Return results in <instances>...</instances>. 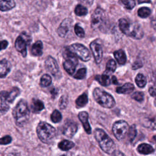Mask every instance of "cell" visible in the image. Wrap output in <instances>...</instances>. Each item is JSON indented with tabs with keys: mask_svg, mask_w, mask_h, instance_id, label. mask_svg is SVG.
Here are the masks:
<instances>
[{
	"mask_svg": "<svg viewBox=\"0 0 156 156\" xmlns=\"http://www.w3.org/2000/svg\"><path fill=\"white\" fill-rule=\"evenodd\" d=\"M119 27L125 35L135 39H141L143 37V31L141 26L136 23H133L125 18L119 20Z\"/></svg>",
	"mask_w": 156,
	"mask_h": 156,
	"instance_id": "1",
	"label": "cell"
},
{
	"mask_svg": "<svg viewBox=\"0 0 156 156\" xmlns=\"http://www.w3.org/2000/svg\"><path fill=\"white\" fill-rule=\"evenodd\" d=\"M11 141H12V138L10 136H9V135L5 136L1 138V144L2 145L8 144L10 143H11Z\"/></svg>",
	"mask_w": 156,
	"mask_h": 156,
	"instance_id": "39",
	"label": "cell"
},
{
	"mask_svg": "<svg viewBox=\"0 0 156 156\" xmlns=\"http://www.w3.org/2000/svg\"><path fill=\"white\" fill-rule=\"evenodd\" d=\"M37 133L43 143L50 144L55 138L57 132L53 126L46 122L41 121L37 126Z\"/></svg>",
	"mask_w": 156,
	"mask_h": 156,
	"instance_id": "3",
	"label": "cell"
},
{
	"mask_svg": "<svg viewBox=\"0 0 156 156\" xmlns=\"http://www.w3.org/2000/svg\"><path fill=\"white\" fill-rule=\"evenodd\" d=\"M44 108V104L42 101L38 99H33L31 104V109L35 113L41 112Z\"/></svg>",
	"mask_w": 156,
	"mask_h": 156,
	"instance_id": "23",
	"label": "cell"
},
{
	"mask_svg": "<svg viewBox=\"0 0 156 156\" xmlns=\"http://www.w3.org/2000/svg\"><path fill=\"white\" fill-rule=\"evenodd\" d=\"M139 4L141 3H149L151 2V0H138Z\"/></svg>",
	"mask_w": 156,
	"mask_h": 156,
	"instance_id": "47",
	"label": "cell"
},
{
	"mask_svg": "<svg viewBox=\"0 0 156 156\" xmlns=\"http://www.w3.org/2000/svg\"><path fill=\"white\" fill-rule=\"evenodd\" d=\"M152 141H153L154 144L155 146V149H156V135H154V136L152 137Z\"/></svg>",
	"mask_w": 156,
	"mask_h": 156,
	"instance_id": "49",
	"label": "cell"
},
{
	"mask_svg": "<svg viewBox=\"0 0 156 156\" xmlns=\"http://www.w3.org/2000/svg\"><path fill=\"white\" fill-rule=\"evenodd\" d=\"M132 98L138 102H141L144 99V94L142 92L136 91L132 95Z\"/></svg>",
	"mask_w": 156,
	"mask_h": 156,
	"instance_id": "37",
	"label": "cell"
},
{
	"mask_svg": "<svg viewBox=\"0 0 156 156\" xmlns=\"http://www.w3.org/2000/svg\"><path fill=\"white\" fill-rule=\"evenodd\" d=\"M93 1L94 0H79V1L81 2L82 3H83V4L89 5V6L92 5V4L93 3Z\"/></svg>",
	"mask_w": 156,
	"mask_h": 156,
	"instance_id": "43",
	"label": "cell"
},
{
	"mask_svg": "<svg viewBox=\"0 0 156 156\" xmlns=\"http://www.w3.org/2000/svg\"><path fill=\"white\" fill-rule=\"evenodd\" d=\"M121 2L124 7L128 10L132 9L135 5V1L134 0H121Z\"/></svg>",
	"mask_w": 156,
	"mask_h": 156,
	"instance_id": "35",
	"label": "cell"
},
{
	"mask_svg": "<svg viewBox=\"0 0 156 156\" xmlns=\"http://www.w3.org/2000/svg\"><path fill=\"white\" fill-rule=\"evenodd\" d=\"M29 37L26 34H22L17 37L15 43V47L16 49L20 52L23 57L26 56L27 54V43L30 42Z\"/></svg>",
	"mask_w": 156,
	"mask_h": 156,
	"instance_id": "11",
	"label": "cell"
},
{
	"mask_svg": "<svg viewBox=\"0 0 156 156\" xmlns=\"http://www.w3.org/2000/svg\"><path fill=\"white\" fill-rule=\"evenodd\" d=\"M149 93L151 96H156V88L153 87L149 88Z\"/></svg>",
	"mask_w": 156,
	"mask_h": 156,
	"instance_id": "42",
	"label": "cell"
},
{
	"mask_svg": "<svg viewBox=\"0 0 156 156\" xmlns=\"http://www.w3.org/2000/svg\"><path fill=\"white\" fill-rule=\"evenodd\" d=\"M63 56L65 58V61L63 63V68L69 74L73 75L78 63L77 57L68 48L64 52Z\"/></svg>",
	"mask_w": 156,
	"mask_h": 156,
	"instance_id": "7",
	"label": "cell"
},
{
	"mask_svg": "<svg viewBox=\"0 0 156 156\" xmlns=\"http://www.w3.org/2000/svg\"><path fill=\"white\" fill-rule=\"evenodd\" d=\"M149 127L156 130V116L149 121Z\"/></svg>",
	"mask_w": 156,
	"mask_h": 156,
	"instance_id": "40",
	"label": "cell"
},
{
	"mask_svg": "<svg viewBox=\"0 0 156 156\" xmlns=\"http://www.w3.org/2000/svg\"><path fill=\"white\" fill-rule=\"evenodd\" d=\"M112 83L114 84H117L118 83V81L116 78L115 76H112Z\"/></svg>",
	"mask_w": 156,
	"mask_h": 156,
	"instance_id": "48",
	"label": "cell"
},
{
	"mask_svg": "<svg viewBox=\"0 0 156 156\" xmlns=\"http://www.w3.org/2000/svg\"><path fill=\"white\" fill-rule=\"evenodd\" d=\"M67 48L77 57L79 58L80 60L84 62L88 61L91 58V55L89 50L82 44H73L68 46Z\"/></svg>",
	"mask_w": 156,
	"mask_h": 156,
	"instance_id": "8",
	"label": "cell"
},
{
	"mask_svg": "<svg viewBox=\"0 0 156 156\" xmlns=\"http://www.w3.org/2000/svg\"><path fill=\"white\" fill-rule=\"evenodd\" d=\"M88 100L87 94L85 93L77 98V99L76 101V104L77 107L80 108L84 107L88 103Z\"/></svg>",
	"mask_w": 156,
	"mask_h": 156,
	"instance_id": "26",
	"label": "cell"
},
{
	"mask_svg": "<svg viewBox=\"0 0 156 156\" xmlns=\"http://www.w3.org/2000/svg\"><path fill=\"white\" fill-rule=\"evenodd\" d=\"M94 137L99 143L101 149L108 154H112L115 151L114 141L101 129H96L94 132Z\"/></svg>",
	"mask_w": 156,
	"mask_h": 156,
	"instance_id": "4",
	"label": "cell"
},
{
	"mask_svg": "<svg viewBox=\"0 0 156 156\" xmlns=\"http://www.w3.org/2000/svg\"><path fill=\"white\" fill-rule=\"evenodd\" d=\"M95 79L102 86H108L111 83L110 79L107 74L97 75L95 77Z\"/></svg>",
	"mask_w": 156,
	"mask_h": 156,
	"instance_id": "24",
	"label": "cell"
},
{
	"mask_svg": "<svg viewBox=\"0 0 156 156\" xmlns=\"http://www.w3.org/2000/svg\"><path fill=\"white\" fill-rule=\"evenodd\" d=\"M129 127L127 122L123 120L116 121L112 127V131L115 136L118 140H122L126 136Z\"/></svg>",
	"mask_w": 156,
	"mask_h": 156,
	"instance_id": "9",
	"label": "cell"
},
{
	"mask_svg": "<svg viewBox=\"0 0 156 156\" xmlns=\"http://www.w3.org/2000/svg\"><path fill=\"white\" fill-rule=\"evenodd\" d=\"M51 82H52L51 77L49 75L45 74L41 76L40 79V84L42 87H46L50 85Z\"/></svg>",
	"mask_w": 156,
	"mask_h": 156,
	"instance_id": "28",
	"label": "cell"
},
{
	"mask_svg": "<svg viewBox=\"0 0 156 156\" xmlns=\"http://www.w3.org/2000/svg\"><path fill=\"white\" fill-rule=\"evenodd\" d=\"M7 156H18V154L15 152H12V153H10Z\"/></svg>",
	"mask_w": 156,
	"mask_h": 156,
	"instance_id": "50",
	"label": "cell"
},
{
	"mask_svg": "<svg viewBox=\"0 0 156 156\" xmlns=\"http://www.w3.org/2000/svg\"><path fill=\"white\" fill-rule=\"evenodd\" d=\"M112 156H125L124 154L121 152L119 151L115 150L113 153H112Z\"/></svg>",
	"mask_w": 156,
	"mask_h": 156,
	"instance_id": "45",
	"label": "cell"
},
{
	"mask_svg": "<svg viewBox=\"0 0 156 156\" xmlns=\"http://www.w3.org/2000/svg\"><path fill=\"white\" fill-rule=\"evenodd\" d=\"M15 122L18 126H23L29 118V109L27 102L22 99L18 102L13 110Z\"/></svg>",
	"mask_w": 156,
	"mask_h": 156,
	"instance_id": "2",
	"label": "cell"
},
{
	"mask_svg": "<svg viewBox=\"0 0 156 156\" xmlns=\"http://www.w3.org/2000/svg\"><path fill=\"white\" fill-rule=\"evenodd\" d=\"M154 105H155V106L156 107V98H155V100H154Z\"/></svg>",
	"mask_w": 156,
	"mask_h": 156,
	"instance_id": "51",
	"label": "cell"
},
{
	"mask_svg": "<svg viewBox=\"0 0 156 156\" xmlns=\"http://www.w3.org/2000/svg\"><path fill=\"white\" fill-rule=\"evenodd\" d=\"M74 146V144L73 142L69 140H66L60 141L58 144V147L62 151H68L71 149L72 147H73Z\"/></svg>",
	"mask_w": 156,
	"mask_h": 156,
	"instance_id": "25",
	"label": "cell"
},
{
	"mask_svg": "<svg viewBox=\"0 0 156 156\" xmlns=\"http://www.w3.org/2000/svg\"><path fill=\"white\" fill-rule=\"evenodd\" d=\"M151 24H152V27L156 30V18L153 19L151 21Z\"/></svg>",
	"mask_w": 156,
	"mask_h": 156,
	"instance_id": "46",
	"label": "cell"
},
{
	"mask_svg": "<svg viewBox=\"0 0 156 156\" xmlns=\"http://www.w3.org/2000/svg\"><path fill=\"white\" fill-rule=\"evenodd\" d=\"M72 24V20L69 18L65 19L57 29V33L61 37H65L68 34Z\"/></svg>",
	"mask_w": 156,
	"mask_h": 156,
	"instance_id": "15",
	"label": "cell"
},
{
	"mask_svg": "<svg viewBox=\"0 0 156 156\" xmlns=\"http://www.w3.org/2000/svg\"><path fill=\"white\" fill-rule=\"evenodd\" d=\"M15 6L13 0H0V8L1 11H7Z\"/></svg>",
	"mask_w": 156,
	"mask_h": 156,
	"instance_id": "21",
	"label": "cell"
},
{
	"mask_svg": "<svg viewBox=\"0 0 156 156\" xmlns=\"http://www.w3.org/2000/svg\"><path fill=\"white\" fill-rule=\"evenodd\" d=\"M43 43L41 41H36L32 46L31 53L34 56H40L43 54Z\"/></svg>",
	"mask_w": 156,
	"mask_h": 156,
	"instance_id": "20",
	"label": "cell"
},
{
	"mask_svg": "<svg viewBox=\"0 0 156 156\" xmlns=\"http://www.w3.org/2000/svg\"><path fill=\"white\" fill-rule=\"evenodd\" d=\"M77 130V124L71 120H66L62 128V132L68 138H72Z\"/></svg>",
	"mask_w": 156,
	"mask_h": 156,
	"instance_id": "12",
	"label": "cell"
},
{
	"mask_svg": "<svg viewBox=\"0 0 156 156\" xmlns=\"http://www.w3.org/2000/svg\"><path fill=\"white\" fill-rule=\"evenodd\" d=\"M74 12L77 16H85L88 13V10L85 6L78 4L75 8Z\"/></svg>",
	"mask_w": 156,
	"mask_h": 156,
	"instance_id": "30",
	"label": "cell"
},
{
	"mask_svg": "<svg viewBox=\"0 0 156 156\" xmlns=\"http://www.w3.org/2000/svg\"><path fill=\"white\" fill-rule=\"evenodd\" d=\"M142 66V63L140 61H136L135 62L133 65H132V69H138L139 68H141Z\"/></svg>",
	"mask_w": 156,
	"mask_h": 156,
	"instance_id": "41",
	"label": "cell"
},
{
	"mask_svg": "<svg viewBox=\"0 0 156 156\" xmlns=\"http://www.w3.org/2000/svg\"><path fill=\"white\" fill-rule=\"evenodd\" d=\"M93 95L95 101L103 107L110 108L115 105L113 97L99 88H96L94 90Z\"/></svg>",
	"mask_w": 156,
	"mask_h": 156,
	"instance_id": "5",
	"label": "cell"
},
{
	"mask_svg": "<svg viewBox=\"0 0 156 156\" xmlns=\"http://www.w3.org/2000/svg\"><path fill=\"white\" fill-rule=\"evenodd\" d=\"M8 46V42L6 40H3L1 42V49L2 50V49H4L7 48V46Z\"/></svg>",
	"mask_w": 156,
	"mask_h": 156,
	"instance_id": "44",
	"label": "cell"
},
{
	"mask_svg": "<svg viewBox=\"0 0 156 156\" xmlns=\"http://www.w3.org/2000/svg\"><path fill=\"white\" fill-rule=\"evenodd\" d=\"M10 63L6 60L2 59L0 62V76L1 78L5 77L10 71Z\"/></svg>",
	"mask_w": 156,
	"mask_h": 156,
	"instance_id": "17",
	"label": "cell"
},
{
	"mask_svg": "<svg viewBox=\"0 0 156 156\" xmlns=\"http://www.w3.org/2000/svg\"><path fill=\"white\" fill-rule=\"evenodd\" d=\"M90 47L92 51L96 63H99L102 60L103 55L102 48L101 44L98 43V40H95L91 43Z\"/></svg>",
	"mask_w": 156,
	"mask_h": 156,
	"instance_id": "13",
	"label": "cell"
},
{
	"mask_svg": "<svg viewBox=\"0 0 156 156\" xmlns=\"http://www.w3.org/2000/svg\"><path fill=\"white\" fill-rule=\"evenodd\" d=\"M137 151L139 153L141 154L147 155L153 153L154 152V149L151 145L149 144L142 143L138 146Z\"/></svg>",
	"mask_w": 156,
	"mask_h": 156,
	"instance_id": "18",
	"label": "cell"
},
{
	"mask_svg": "<svg viewBox=\"0 0 156 156\" xmlns=\"http://www.w3.org/2000/svg\"><path fill=\"white\" fill-rule=\"evenodd\" d=\"M138 15L142 18H145L149 16L151 13V10L149 8L146 7H143L140 8L138 10Z\"/></svg>",
	"mask_w": 156,
	"mask_h": 156,
	"instance_id": "29",
	"label": "cell"
},
{
	"mask_svg": "<svg viewBox=\"0 0 156 156\" xmlns=\"http://www.w3.org/2000/svg\"><path fill=\"white\" fill-rule=\"evenodd\" d=\"M68 98L66 96H62L60 99V101H59V107L61 109H64L66 107L67 105H68Z\"/></svg>",
	"mask_w": 156,
	"mask_h": 156,
	"instance_id": "38",
	"label": "cell"
},
{
	"mask_svg": "<svg viewBox=\"0 0 156 156\" xmlns=\"http://www.w3.org/2000/svg\"><path fill=\"white\" fill-rule=\"evenodd\" d=\"M116 68V62L114 60H110L106 64V71L110 73H113Z\"/></svg>",
	"mask_w": 156,
	"mask_h": 156,
	"instance_id": "33",
	"label": "cell"
},
{
	"mask_svg": "<svg viewBox=\"0 0 156 156\" xmlns=\"http://www.w3.org/2000/svg\"><path fill=\"white\" fill-rule=\"evenodd\" d=\"M147 82V80L146 77L141 73H139L136 75L135 77V83L138 85V87L140 88L144 87Z\"/></svg>",
	"mask_w": 156,
	"mask_h": 156,
	"instance_id": "27",
	"label": "cell"
},
{
	"mask_svg": "<svg viewBox=\"0 0 156 156\" xmlns=\"http://www.w3.org/2000/svg\"><path fill=\"white\" fill-rule=\"evenodd\" d=\"M20 93V90L16 88H13L10 92L2 91L1 92V113L4 114L6 113L9 108V104L12 103L15 99L19 95Z\"/></svg>",
	"mask_w": 156,
	"mask_h": 156,
	"instance_id": "6",
	"label": "cell"
},
{
	"mask_svg": "<svg viewBox=\"0 0 156 156\" xmlns=\"http://www.w3.org/2000/svg\"><path fill=\"white\" fill-rule=\"evenodd\" d=\"M78 117L79 118V120L82 122L85 132L88 134H91V127H90V124L88 122V113L85 112H81L79 113Z\"/></svg>",
	"mask_w": 156,
	"mask_h": 156,
	"instance_id": "16",
	"label": "cell"
},
{
	"mask_svg": "<svg viewBox=\"0 0 156 156\" xmlns=\"http://www.w3.org/2000/svg\"><path fill=\"white\" fill-rule=\"evenodd\" d=\"M86 73H87L86 68H80L74 75V77L77 79H82L85 77Z\"/></svg>",
	"mask_w": 156,
	"mask_h": 156,
	"instance_id": "34",
	"label": "cell"
},
{
	"mask_svg": "<svg viewBox=\"0 0 156 156\" xmlns=\"http://www.w3.org/2000/svg\"><path fill=\"white\" fill-rule=\"evenodd\" d=\"M46 68L54 76L58 74L59 67L56 60L51 56H48L45 60Z\"/></svg>",
	"mask_w": 156,
	"mask_h": 156,
	"instance_id": "14",
	"label": "cell"
},
{
	"mask_svg": "<svg viewBox=\"0 0 156 156\" xmlns=\"http://www.w3.org/2000/svg\"><path fill=\"white\" fill-rule=\"evenodd\" d=\"M134 90V86L131 83H126L121 87L116 88V91L119 94H129Z\"/></svg>",
	"mask_w": 156,
	"mask_h": 156,
	"instance_id": "19",
	"label": "cell"
},
{
	"mask_svg": "<svg viewBox=\"0 0 156 156\" xmlns=\"http://www.w3.org/2000/svg\"><path fill=\"white\" fill-rule=\"evenodd\" d=\"M136 129L135 125H132L130 127L128 131V138L130 142H132L136 136Z\"/></svg>",
	"mask_w": 156,
	"mask_h": 156,
	"instance_id": "32",
	"label": "cell"
},
{
	"mask_svg": "<svg viewBox=\"0 0 156 156\" xmlns=\"http://www.w3.org/2000/svg\"><path fill=\"white\" fill-rule=\"evenodd\" d=\"M105 13L101 8H97L91 16V26L93 29L101 28L105 21Z\"/></svg>",
	"mask_w": 156,
	"mask_h": 156,
	"instance_id": "10",
	"label": "cell"
},
{
	"mask_svg": "<svg viewBox=\"0 0 156 156\" xmlns=\"http://www.w3.org/2000/svg\"><path fill=\"white\" fill-rule=\"evenodd\" d=\"M62 116L61 115V113L57 110H54L51 115V121L55 123L60 122L62 120Z\"/></svg>",
	"mask_w": 156,
	"mask_h": 156,
	"instance_id": "31",
	"label": "cell"
},
{
	"mask_svg": "<svg viewBox=\"0 0 156 156\" xmlns=\"http://www.w3.org/2000/svg\"><path fill=\"white\" fill-rule=\"evenodd\" d=\"M114 57L116 58L118 63L120 65H124L125 64L126 62V55L124 51L122 49H119L118 51H116L113 53Z\"/></svg>",
	"mask_w": 156,
	"mask_h": 156,
	"instance_id": "22",
	"label": "cell"
},
{
	"mask_svg": "<svg viewBox=\"0 0 156 156\" xmlns=\"http://www.w3.org/2000/svg\"><path fill=\"white\" fill-rule=\"evenodd\" d=\"M74 32L76 35L80 38H83L85 36L84 30L78 24H76L74 26Z\"/></svg>",
	"mask_w": 156,
	"mask_h": 156,
	"instance_id": "36",
	"label": "cell"
}]
</instances>
